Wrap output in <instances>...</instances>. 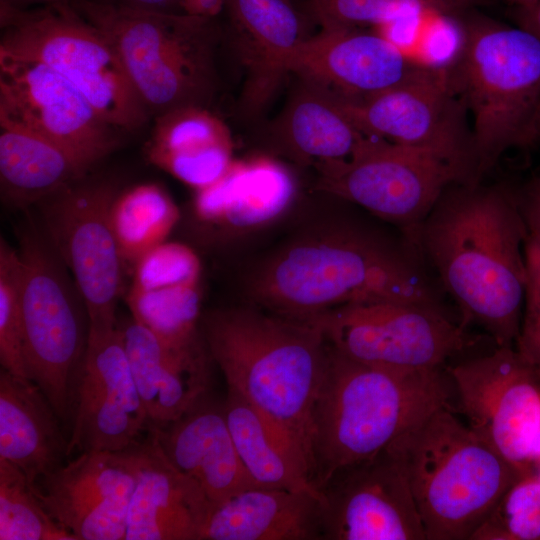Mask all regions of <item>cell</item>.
Returning a JSON list of instances; mask_svg holds the SVG:
<instances>
[{"label":"cell","instance_id":"6da1fadb","mask_svg":"<svg viewBox=\"0 0 540 540\" xmlns=\"http://www.w3.org/2000/svg\"><path fill=\"white\" fill-rule=\"evenodd\" d=\"M428 267L404 235L363 222L327 218L301 227L247 271L250 303L308 321L358 303L392 302L442 309Z\"/></svg>","mask_w":540,"mask_h":540},{"label":"cell","instance_id":"7a4b0ae2","mask_svg":"<svg viewBox=\"0 0 540 540\" xmlns=\"http://www.w3.org/2000/svg\"><path fill=\"white\" fill-rule=\"evenodd\" d=\"M404 235L460 309L496 346H514L526 281L528 229L517 194L500 185L454 183Z\"/></svg>","mask_w":540,"mask_h":540},{"label":"cell","instance_id":"3957f363","mask_svg":"<svg viewBox=\"0 0 540 540\" xmlns=\"http://www.w3.org/2000/svg\"><path fill=\"white\" fill-rule=\"evenodd\" d=\"M200 331L227 388L291 439L313 475V410L329 354L321 329L249 302L207 312Z\"/></svg>","mask_w":540,"mask_h":540},{"label":"cell","instance_id":"277c9868","mask_svg":"<svg viewBox=\"0 0 540 540\" xmlns=\"http://www.w3.org/2000/svg\"><path fill=\"white\" fill-rule=\"evenodd\" d=\"M453 386L441 369L395 371L353 360L329 344L313 410V486L338 469L385 449L435 409L450 405Z\"/></svg>","mask_w":540,"mask_h":540},{"label":"cell","instance_id":"5b68a950","mask_svg":"<svg viewBox=\"0 0 540 540\" xmlns=\"http://www.w3.org/2000/svg\"><path fill=\"white\" fill-rule=\"evenodd\" d=\"M386 449L401 467L426 540H466L526 475L441 406Z\"/></svg>","mask_w":540,"mask_h":540},{"label":"cell","instance_id":"8992f818","mask_svg":"<svg viewBox=\"0 0 540 540\" xmlns=\"http://www.w3.org/2000/svg\"><path fill=\"white\" fill-rule=\"evenodd\" d=\"M447 68L472 116L481 181L505 152L539 138L540 40L521 27L473 19L463 25L458 53Z\"/></svg>","mask_w":540,"mask_h":540},{"label":"cell","instance_id":"52a82bcc","mask_svg":"<svg viewBox=\"0 0 540 540\" xmlns=\"http://www.w3.org/2000/svg\"><path fill=\"white\" fill-rule=\"evenodd\" d=\"M69 4L110 41L149 113L208 103L218 39L214 18L94 0Z\"/></svg>","mask_w":540,"mask_h":540},{"label":"cell","instance_id":"ba28073f","mask_svg":"<svg viewBox=\"0 0 540 540\" xmlns=\"http://www.w3.org/2000/svg\"><path fill=\"white\" fill-rule=\"evenodd\" d=\"M22 319L27 378L37 384L62 422L70 421L75 382L87 348L90 319L71 273L40 225L20 230Z\"/></svg>","mask_w":540,"mask_h":540},{"label":"cell","instance_id":"9c48e42d","mask_svg":"<svg viewBox=\"0 0 540 540\" xmlns=\"http://www.w3.org/2000/svg\"><path fill=\"white\" fill-rule=\"evenodd\" d=\"M0 51L40 61L68 80L111 126L135 130L148 110L105 35L69 3H0Z\"/></svg>","mask_w":540,"mask_h":540},{"label":"cell","instance_id":"30bf717a","mask_svg":"<svg viewBox=\"0 0 540 540\" xmlns=\"http://www.w3.org/2000/svg\"><path fill=\"white\" fill-rule=\"evenodd\" d=\"M318 190L413 230L454 183L472 182L441 154L366 136L347 159L314 164Z\"/></svg>","mask_w":540,"mask_h":540},{"label":"cell","instance_id":"8fae6325","mask_svg":"<svg viewBox=\"0 0 540 540\" xmlns=\"http://www.w3.org/2000/svg\"><path fill=\"white\" fill-rule=\"evenodd\" d=\"M119 192L115 181L84 177L35 205L38 224L84 298L92 333L117 327L125 264L110 211Z\"/></svg>","mask_w":540,"mask_h":540},{"label":"cell","instance_id":"7c38bea8","mask_svg":"<svg viewBox=\"0 0 540 540\" xmlns=\"http://www.w3.org/2000/svg\"><path fill=\"white\" fill-rule=\"evenodd\" d=\"M308 322L328 343L364 364L395 370L441 369L473 344L442 309L392 302L344 305Z\"/></svg>","mask_w":540,"mask_h":540},{"label":"cell","instance_id":"4fadbf2b","mask_svg":"<svg viewBox=\"0 0 540 540\" xmlns=\"http://www.w3.org/2000/svg\"><path fill=\"white\" fill-rule=\"evenodd\" d=\"M331 93L366 136L433 150L472 182H480L472 131L465 123L466 110L452 86L447 65L423 64L400 84L363 98Z\"/></svg>","mask_w":540,"mask_h":540},{"label":"cell","instance_id":"5bb4252c","mask_svg":"<svg viewBox=\"0 0 540 540\" xmlns=\"http://www.w3.org/2000/svg\"><path fill=\"white\" fill-rule=\"evenodd\" d=\"M467 425L524 474L540 461V378L514 346L447 367Z\"/></svg>","mask_w":540,"mask_h":540},{"label":"cell","instance_id":"9a60e30c","mask_svg":"<svg viewBox=\"0 0 540 540\" xmlns=\"http://www.w3.org/2000/svg\"><path fill=\"white\" fill-rule=\"evenodd\" d=\"M0 111L48 137L89 168L117 145V129L62 75L0 51Z\"/></svg>","mask_w":540,"mask_h":540},{"label":"cell","instance_id":"2e32d148","mask_svg":"<svg viewBox=\"0 0 540 540\" xmlns=\"http://www.w3.org/2000/svg\"><path fill=\"white\" fill-rule=\"evenodd\" d=\"M70 423L68 456L76 451L125 450L148 428L118 324L110 331L89 332Z\"/></svg>","mask_w":540,"mask_h":540},{"label":"cell","instance_id":"e0dca14e","mask_svg":"<svg viewBox=\"0 0 540 540\" xmlns=\"http://www.w3.org/2000/svg\"><path fill=\"white\" fill-rule=\"evenodd\" d=\"M137 443L81 452L32 485L50 516L76 540H125L139 471Z\"/></svg>","mask_w":540,"mask_h":540},{"label":"cell","instance_id":"ac0fdd59","mask_svg":"<svg viewBox=\"0 0 540 540\" xmlns=\"http://www.w3.org/2000/svg\"><path fill=\"white\" fill-rule=\"evenodd\" d=\"M319 492L324 540H426L409 483L386 448L338 469Z\"/></svg>","mask_w":540,"mask_h":540},{"label":"cell","instance_id":"d6986e66","mask_svg":"<svg viewBox=\"0 0 540 540\" xmlns=\"http://www.w3.org/2000/svg\"><path fill=\"white\" fill-rule=\"evenodd\" d=\"M289 171L269 158L233 160L212 184L196 190L191 219L203 242L227 244L281 219L293 206Z\"/></svg>","mask_w":540,"mask_h":540},{"label":"cell","instance_id":"ffe728a7","mask_svg":"<svg viewBox=\"0 0 540 540\" xmlns=\"http://www.w3.org/2000/svg\"><path fill=\"white\" fill-rule=\"evenodd\" d=\"M421 66L384 34L349 28L308 37L293 55L290 72L357 99L400 84Z\"/></svg>","mask_w":540,"mask_h":540},{"label":"cell","instance_id":"44dd1931","mask_svg":"<svg viewBox=\"0 0 540 540\" xmlns=\"http://www.w3.org/2000/svg\"><path fill=\"white\" fill-rule=\"evenodd\" d=\"M168 461L214 506L254 487L236 451L222 402L202 395L176 420L147 430Z\"/></svg>","mask_w":540,"mask_h":540},{"label":"cell","instance_id":"7402d4cb","mask_svg":"<svg viewBox=\"0 0 540 540\" xmlns=\"http://www.w3.org/2000/svg\"><path fill=\"white\" fill-rule=\"evenodd\" d=\"M118 327L147 412V430L176 420L209 391L212 359L204 339L171 344L132 318Z\"/></svg>","mask_w":540,"mask_h":540},{"label":"cell","instance_id":"603a6c76","mask_svg":"<svg viewBox=\"0 0 540 540\" xmlns=\"http://www.w3.org/2000/svg\"><path fill=\"white\" fill-rule=\"evenodd\" d=\"M232 40L245 69L242 104L259 113L272 98L300 44L308 38L290 0H225Z\"/></svg>","mask_w":540,"mask_h":540},{"label":"cell","instance_id":"cb8c5ba5","mask_svg":"<svg viewBox=\"0 0 540 540\" xmlns=\"http://www.w3.org/2000/svg\"><path fill=\"white\" fill-rule=\"evenodd\" d=\"M137 450L125 540H200L213 509L201 487L168 461L150 435Z\"/></svg>","mask_w":540,"mask_h":540},{"label":"cell","instance_id":"d4e9b609","mask_svg":"<svg viewBox=\"0 0 540 540\" xmlns=\"http://www.w3.org/2000/svg\"><path fill=\"white\" fill-rule=\"evenodd\" d=\"M200 540H324L321 493L247 488L213 507Z\"/></svg>","mask_w":540,"mask_h":540},{"label":"cell","instance_id":"484cf974","mask_svg":"<svg viewBox=\"0 0 540 540\" xmlns=\"http://www.w3.org/2000/svg\"><path fill=\"white\" fill-rule=\"evenodd\" d=\"M60 418L40 387L0 370V458L17 466L32 485L68 458Z\"/></svg>","mask_w":540,"mask_h":540},{"label":"cell","instance_id":"4316f807","mask_svg":"<svg viewBox=\"0 0 540 540\" xmlns=\"http://www.w3.org/2000/svg\"><path fill=\"white\" fill-rule=\"evenodd\" d=\"M146 156L196 191L225 173L234 160L233 142L226 124L206 107L186 106L156 116Z\"/></svg>","mask_w":540,"mask_h":540},{"label":"cell","instance_id":"83f0119b","mask_svg":"<svg viewBox=\"0 0 540 540\" xmlns=\"http://www.w3.org/2000/svg\"><path fill=\"white\" fill-rule=\"evenodd\" d=\"M89 169L60 144L0 111V189L7 207L35 206Z\"/></svg>","mask_w":540,"mask_h":540},{"label":"cell","instance_id":"f1b7e54d","mask_svg":"<svg viewBox=\"0 0 540 540\" xmlns=\"http://www.w3.org/2000/svg\"><path fill=\"white\" fill-rule=\"evenodd\" d=\"M224 415L242 465L255 486L316 489L305 454L264 414L227 389Z\"/></svg>","mask_w":540,"mask_h":540},{"label":"cell","instance_id":"f546056e","mask_svg":"<svg viewBox=\"0 0 540 540\" xmlns=\"http://www.w3.org/2000/svg\"><path fill=\"white\" fill-rule=\"evenodd\" d=\"M277 122L284 150L304 164L349 158L366 137L326 88L302 79Z\"/></svg>","mask_w":540,"mask_h":540},{"label":"cell","instance_id":"4dcf8cb0","mask_svg":"<svg viewBox=\"0 0 540 540\" xmlns=\"http://www.w3.org/2000/svg\"><path fill=\"white\" fill-rule=\"evenodd\" d=\"M110 219L125 267L133 268L147 251L167 241L180 211L163 187L143 183L120 190Z\"/></svg>","mask_w":540,"mask_h":540},{"label":"cell","instance_id":"1f68e13d","mask_svg":"<svg viewBox=\"0 0 540 540\" xmlns=\"http://www.w3.org/2000/svg\"><path fill=\"white\" fill-rule=\"evenodd\" d=\"M126 303L134 321L166 342L191 345L203 340L199 282L153 290L129 288Z\"/></svg>","mask_w":540,"mask_h":540},{"label":"cell","instance_id":"d6a6232c","mask_svg":"<svg viewBox=\"0 0 540 540\" xmlns=\"http://www.w3.org/2000/svg\"><path fill=\"white\" fill-rule=\"evenodd\" d=\"M490 0H309L322 30L394 24L422 13L453 15Z\"/></svg>","mask_w":540,"mask_h":540},{"label":"cell","instance_id":"836d02e7","mask_svg":"<svg viewBox=\"0 0 540 540\" xmlns=\"http://www.w3.org/2000/svg\"><path fill=\"white\" fill-rule=\"evenodd\" d=\"M0 540H76L50 516L23 471L3 458Z\"/></svg>","mask_w":540,"mask_h":540},{"label":"cell","instance_id":"e575fe53","mask_svg":"<svg viewBox=\"0 0 540 540\" xmlns=\"http://www.w3.org/2000/svg\"><path fill=\"white\" fill-rule=\"evenodd\" d=\"M540 540V475L526 474L500 498L472 540Z\"/></svg>","mask_w":540,"mask_h":540},{"label":"cell","instance_id":"d590c367","mask_svg":"<svg viewBox=\"0 0 540 540\" xmlns=\"http://www.w3.org/2000/svg\"><path fill=\"white\" fill-rule=\"evenodd\" d=\"M22 260L17 248L0 239V363L1 368L27 378L22 319Z\"/></svg>","mask_w":540,"mask_h":540},{"label":"cell","instance_id":"8d00e7d4","mask_svg":"<svg viewBox=\"0 0 540 540\" xmlns=\"http://www.w3.org/2000/svg\"><path fill=\"white\" fill-rule=\"evenodd\" d=\"M130 288L153 290L188 283H198L201 263L190 246L165 241L142 255L133 266Z\"/></svg>","mask_w":540,"mask_h":540},{"label":"cell","instance_id":"74e56055","mask_svg":"<svg viewBox=\"0 0 540 540\" xmlns=\"http://www.w3.org/2000/svg\"><path fill=\"white\" fill-rule=\"evenodd\" d=\"M522 319L515 349L540 378V243L528 235Z\"/></svg>","mask_w":540,"mask_h":540},{"label":"cell","instance_id":"f35d334b","mask_svg":"<svg viewBox=\"0 0 540 540\" xmlns=\"http://www.w3.org/2000/svg\"><path fill=\"white\" fill-rule=\"evenodd\" d=\"M528 234L540 243V177L517 194Z\"/></svg>","mask_w":540,"mask_h":540},{"label":"cell","instance_id":"ab89813d","mask_svg":"<svg viewBox=\"0 0 540 540\" xmlns=\"http://www.w3.org/2000/svg\"><path fill=\"white\" fill-rule=\"evenodd\" d=\"M97 2L124 5L135 8L167 12H183L180 0H94Z\"/></svg>","mask_w":540,"mask_h":540},{"label":"cell","instance_id":"60d3db41","mask_svg":"<svg viewBox=\"0 0 540 540\" xmlns=\"http://www.w3.org/2000/svg\"><path fill=\"white\" fill-rule=\"evenodd\" d=\"M183 12L214 18L224 8L225 0H180Z\"/></svg>","mask_w":540,"mask_h":540},{"label":"cell","instance_id":"b9f144b4","mask_svg":"<svg viewBox=\"0 0 540 540\" xmlns=\"http://www.w3.org/2000/svg\"><path fill=\"white\" fill-rule=\"evenodd\" d=\"M519 27L540 40V0L527 8H520Z\"/></svg>","mask_w":540,"mask_h":540},{"label":"cell","instance_id":"7bdbcfd3","mask_svg":"<svg viewBox=\"0 0 540 540\" xmlns=\"http://www.w3.org/2000/svg\"><path fill=\"white\" fill-rule=\"evenodd\" d=\"M72 0H0V3L7 4L15 8H31L44 5L65 4Z\"/></svg>","mask_w":540,"mask_h":540},{"label":"cell","instance_id":"ee69618b","mask_svg":"<svg viewBox=\"0 0 540 540\" xmlns=\"http://www.w3.org/2000/svg\"><path fill=\"white\" fill-rule=\"evenodd\" d=\"M518 5L520 8H527L534 5L538 0H507Z\"/></svg>","mask_w":540,"mask_h":540},{"label":"cell","instance_id":"f6af8a7d","mask_svg":"<svg viewBox=\"0 0 540 540\" xmlns=\"http://www.w3.org/2000/svg\"><path fill=\"white\" fill-rule=\"evenodd\" d=\"M535 127H536L537 135H538V137H540V108L538 110V114H537V117H536Z\"/></svg>","mask_w":540,"mask_h":540}]
</instances>
